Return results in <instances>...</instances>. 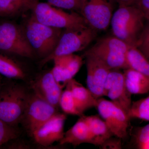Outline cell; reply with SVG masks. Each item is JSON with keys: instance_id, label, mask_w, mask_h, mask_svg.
Masks as SVG:
<instances>
[{"instance_id": "603a6c76", "label": "cell", "mask_w": 149, "mask_h": 149, "mask_svg": "<svg viewBox=\"0 0 149 149\" xmlns=\"http://www.w3.org/2000/svg\"><path fill=\"white\" fill-rule=\"evenodd\" d=\"M59 106L65 114L77 116L80 117L84 115L78 109L71 91L66 86L61 93Z\"/></svg>"}, {"instance_id": "5b68a950", "label": "cell", "mask_w": 149, "mask_h": 149, "mask_svg": "<svg viewBox=\"0 0 149 149\" xmlns=\"http://www.w3.org/2000/svg\"><path fill=\"white\" fill-rule=\"evenodd\" d=\"M130 46L117 37L102 38L85 52V56H93L104 63L111 70L129 68L126 54Z\"/></svg>"}, {"instance_id": "277c9868", "label": "cell", "mask_w": 149, "mask_h": 149, "mask_svg": "<svg viewBox=\"0 0 149 149\" xmlns=\"http://www.w3.org/2000/svg\"><path fill=\"white\" fill-rule=\"evenodd\" d=\"M32 11V15L37 21L54 28L67 29L89 27L81 15L67 13L47 2H38Z\"/></svg>"}, {"instance_id": "6da1fadb", "label": "cell", "mask_w": 149, "mask_h": 149, "mask_svg": "<svg viewBox=\"0 0 149 149\" xmlns=\"http://www.w3.org/2000/svg\"><path fill=\"white\" fill-rule=\"evenodd\" d=\"M146 20L136 6H118L111 20L113 35L130 47H136Z\"/></svg>"}, {"instance_id": "7402d4cb", "label": "cell", "mask_w": 149, "mask_h": 149, "mask_svg": "<svg viewBox=\"0 0 149 149\" xmlns=\"http://www.w3.org/2000/svg\"><path fill=\"white\" fill-rule=\"evenodd\" d=\"M0 74L8 79L24 80L25 74L21 67L12 59L0 54Z\"/></svg>"}, {"instance_id": "2e32d148", "label": "cell", "mask_w": 149, "mask_h": 149, "mask_svg": "<svg viewBox=\"0 0 149 149\" xmlns=\"http://www.w3.org/2000/svg\"><path fill=\"white\" fill-rule=\"evenodd\" d=\"M83 117L88 125L91 144L100 147L108 139L113 136L106 123L102 118L96 115Z\"/></svg>"}, {"instance_id": "ba28073f", "label": "cell", "mask_w": 149, "mask_h": 149, "mask_svg": "<svg viewBox=\"0 0 149 149\" xmlns=\"http://www.w3.org/2000/svg\"><path fill=\"white\" fill-rule=\"evenodd\" d=\"M115 2L114 0H82L79 13L89 27L102 32L110 25Z\"/></svg>"}, {"instance_id": "9a60e30c", "label": "cell", "mask_w": 149, "mask_h": 149, "mask_svg": "<svg viewBox=\"0 0 149 149\" xmlns=\"http://www.w3.org/2000/svg\"><path fill=\"white\" fill-rule=\"evenodd\" d=\"M83 116L65 133L63 138L59 141L60 145L70 144L74 146H77L83 143L91 144L90 132Z\"/></svg>"}, {"instance_id": "44dd1931", "label": "cell", "mask_w": 149, "mask_h": 149, "mask_svg": "<svg viewBox=\"0 0 149 149\" xmlns=\"http://www.w3.org/2000/svg\"><path fill=\"white\" fill-rule=\"evenodd\" d=\"M53 61L54 65L64 70L70 79L78 72L83 63L82 58L74 54L56 57Z\"/></svg>"}, {"instance_id": "d6a6232c", "label": "cell", "mask_w": 149, "mask_h": 149, "mask_svg": "<svg viewBox=\"0 0 149 149\" xmlns=\"http://www.w3.org/2000/svg\"><path fill=\"white\" fill-rule=\"evenodd\" d=\"M3 83V82L2 80V78L0 74V92H1V89Z\"/></svg>"}, {"instance_id": "52a82bcc", "label": "cell", "mask_w": 149, "mask_h": 149, "mask_svg": "<svg viewBox=\"0 0 149 149\" xmlns=\"http://www.w3.org/2000/svg\"><path fill=\"white\" fill-rule=\"evenodd\" d=\"M0 52L31 58L34 52L22 26L9 21L0 22Z\"/></svg>"}, {"instance_id": "7a4b0ae2", "label": "cell", "mask_w": 149, "mask_h": 149, "mask_svg": "<svg viewBox=\"0 0 149 149\" xmlns=\"http://www.w3.org/2000/svg\"><path fill=\"white\" fill-rule=\"evenodd\" d=\"M22 27L32 50L43 58L53 52L63 31V29L40 23L32 15L26 20Z\"/></svg>"}, {"instance_id": "3957f363", "label": "cell", "mask_w": 149, "mask_h": 149, "mask_svg": "<svg viewBox=\"0 0 149 149\" xmlns=\"http://www.w3.org/2000/svg\"><path fill=\"white\" fill-rule=\"evenodd\" d=\"M27 98L21 86L3 82L0 92V120L16 127L22 121Z\"/></svg>"}, {"instance_id": "d4e9b609", "label": "cell", "mask_w": 149, "mask_h": 149, "mask_svg": "<svg viewBox=\"0 0 149 149\" xmlns=\"http://www.w3.org/2000/svg\"><path fill=\"white\" fill-rule=\"evenodd\" d=\"M19 132L15 126L9 125L0 120V147L12 140L17 139Z\"/></svg>"}, {"instance_id": "8992f818", "label": "cell", "mask_w": 149, "mask_h": 149, "mask_svg": "<svg viewBox=\"0 0 149 149\" xmlns=\"http://www.w3.org/2000/svg\"><path fill=\"white\" fill-rule=\"evenodd\" d=\"M97 32L91 27L63 29L53 52L40 62L42 66L60 56L74 54L85 49L95 38Z\"/></svg>"}, {"instance_id": "e0dca14e", "label": "cell", "mask_w": 149, "mask_h": 149, "mask_svg": "<svg viewBox=\"0 0 149 149\" xmlns=\"http://www.w3.org/2000/svg\"><path fill=\"white\" fill-rule=\"evenodd\" d=\"M72 92L78 109L82 113L91 108L96 107L97 100L90 90L72 78L66 85Z\"/></svg>"}, {"instance_id": "30bf717a", "label": "cell", "mask_w": 149, "mask_h": 149, "mask_svg": "<svg viewBox=\"0 0 149 149\" xmlns=\"http://www.w3.org/2000/svg\"><path fill=\"white\" fill-rule=\"evenodd\" d=\"M57 113L55 107L35 95L28 96L22 121H24L27 131L32 136L35 131Z\"/></svg>"}, {"instance_id": "cb8c5ba5", "label": "cell", "mask_w": 149, "mask_h": 149, "mask_svg": "<svg viewBox=\"0 0 149 149\" xmlns=\"http://www.w3.org/2000/svg\"><path fill=\"white\" fill-rule=\"evenodd\" d=\"M130 118L149 121V96L137 101L132 102L129 112Z\"/></svg>"}, {"instance_id": "484cf974", "label": "cell", "mask_w": 149, "mask_h": 149, "mask_svg": "<svg viewBox=\"0 0 149 149\" xmlns=\"http://www.w3.org/2000/svg\"><path fill=\"white\" fill-rule=\"evenodd\" d=\"M47 3L62 9L75 10L80 12L82 0H47Z\"/></svg>"}, {"instance_id": "83f0119b", "label": "cell", "mask_w": 149, "mask_h": 149, "mask_svg": "<svg viewBox=\"0 0 149 149\" xmlns=\"http://www.w3.org/2000/svg\"><path fill=\"white\" fill-rule=\"evenodd\" d=\"M135 138L138 146L149 141V123L137 131Z\"/></svg>"}, {"instance_id": "7c38bea8", "label": "cell", "mask_w": 149, "mask_h": 149, "mask_svg": "<svg viewBox=\"0 0 149 149\" xmlns=\"http://www.w3.org/2000/svg\"><path fill=\"white\" fill-rule=\"evenodd\" d=\"M66 118V115L57 113L32 134L36 143L42 146L48 147L59 142L64 136Z\"/></svg>"}, {"instance_id": "ac0fdd59", "label": "cell", "mask_w": 149, "mask_h": 149, "mask_svg": "<svg viewBox=\"0 0 149 149\" xmlns=\"http://www.w3.org/2000/svg\"><path fill=\"white\" fill-rule=\"evenodd\" d=\"M124 80L131 95H143L149 92V78L131 68L124 70Z\"/></svg>"}, {"instance_id": "5bb4252c", "label": "cell", "mask_w": 149, "mask_h": 149, "mask_svg": "<svg viewBox=\"0 0 149 149\" xmlns=\"http://www.w3.org/2000/svg\"><path fill=\"white\" fill-rule=\"evenodd\" d=\"M31 88L34 95L55 107L59 106L63 88L56 81L51 70L32 81Z\"/></svg>"}, {"instance_id": "9c48e42d", "label": "cell", "mask_w": 149, "mask_h": 149, "mask_svg": "<svg viewBox=\"0 0 149 149\" xmlns=\"http://www.w3.org/2000/svg\"><path fill=\"white\" fill-rule=\"evenodd\" d=\"M96 108L113 136L123 140L128 136L130 118L120 107L102 97L97 100Z\"/></svg>"}, {"instance_id": "1f68e13d", "label": "cell", "mask_w": 149, "mask_h": 149, "mask_svg": "<svg viewBox=\"0 0 149 149\" xmlns=\"http://www.w3.org/2000/svg\"><path fill=\"white\" fill-rule=\"evenodd\" d=\"M138 148L139 149H149V141L146 143L138 146Z\"/></svg>"}, {"instance_id": "ffe728a7", "label": "cell", "mask_w": 149, "mask_h": 149, "mask_svg": "<svg viewBox=\"0 0 149 149\" xmlns=\"http://www.w3.org/2000/svg\"><path fill=\"white\" fill-rule=\"evenodd\" d=\"M126 58L129 68L141 72L149 78V60L137 47H129Z\"/></svg>"}, {"instance_id": "8fae6325", "label": "cell", "mask_w": 149, "mask_h": 149, "mask_svg": "<svg viewBox=\"0 0 149 149\" xmlns=\"http://www.w3.org/2000/svg\"><path fill=\"white\" fill-rule=\"evenodd\" d=\"M131 95L126 88L123 72L111 70L104 86L103 96L108 97L129 116L132 104Z\"/></svg>"}, {"instance_id": "f1b7e54d", "label": "cell", "mask_w": 149, "mask_h": 149, "mask_svg": "<svg viewBox=\"0 0 149 149\" xmlns=\"http://www.w3.org/2000/svg\"><path fill=\"white\" fill-rule=\"evenodd\" d=\"M114 136L107 140L100 147L103 149H120L122 148V139Z\"/></svg>"}, {"instance_id": "4316f807", "label": "cell", "mask_w": 149, "mask_h": 149, "mask_svg": "<svg viewBox=\"0 0 149 149\" xmlns=\"http://www.w3.org/2000/svg\"><path fill=\"white\" fill-rule=\"evenodd\" d=\"M136 47L149 60V19L147 20Z\"/></svg>"}, {"instance_id": "d6986e66", "label": "cell", "mask_w": 149, "mask_h": 149, "mask_svg": "<svg viewBox=\"0 0 149 149\" xmlns=\"http://www.w3.org/2000/svg\"><path fill=\"white\" fill-rule=\"evenodd\" d=\"M39 0H0V16L12 17L32 10Z\"/></svg>"}, {"instance_id": "f546056e", "label": "cell", "mask_w": 149, "mask_h": 149, "mask_svg": "<svg viewBox=\"0 0 149 149\" xmlns=\"http://www.w3.org/2000/svg\"><path fill=\"white\" fill-rule=\"evenodd\" d=\"M134 5L142 11L147 20L149 19V0H138Z\"/></svg>"}, {"instance_id": "4dcf8cb0", "label": "cell", "mask_w": 149, "mask_h": 149, "mask_svg": "<svg viewBox=\"0 0 149 149\" xmlns=\"http://www.w3.org/2000/svg\"><path fill=\"white\" fill-rule=\"evenodd\" d=\"M138 0H114L118 6H128L134 5Z\"/></svg>"}, {"instance_id": "4fadbf2b", "label": "cell", "mask_w": 149, "mask_h": 149, "mask_svg": "<svg viewBox=\"0 0 149 149\" xmlns=\"http://www.w3.org/2000/svg\"><path fill=\"white\" fill-rule=\"evenodd\" d=\"M85 56L86 58L88 88L96 99L102 97L104 86L111 69L97 58Z\"/></svg>"}]
</instances>
